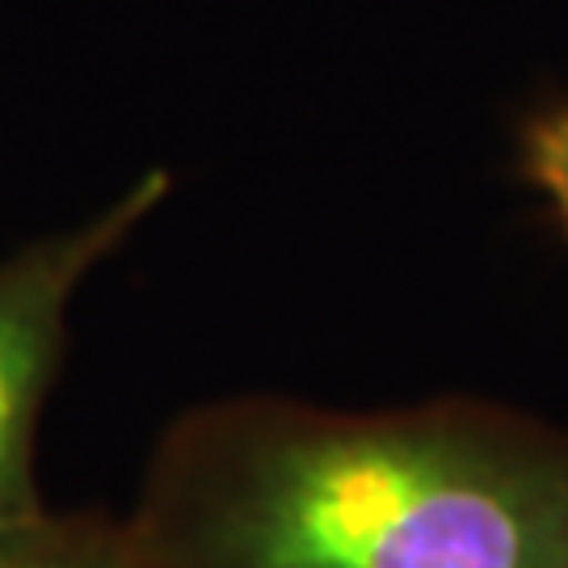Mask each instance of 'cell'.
<instances>
[{
  "label": "cell",
  "instance_id": "6da1fadb",
  "mask_svg": "<svg viewBox=\"0 0 568 568\" xmlns=\"http://www.w3.org/2000/svg\"><path fill=\"white\" fill-rule=\"evenodd\" d=\"M126 523L156 568H568V429L224 396L164 429Z\"/></svg>",
  "mask_w": 568,
  "mask_h": 568
},
{
  "label": "cell",
  "instance_id": "7a4b0ae2",
  "mask_svg": "<svg viewBox=\"0 0 568 568\" xmlns=\"http://www.w3.org/2000/svg\"><path fill=\"white\" fill-rule=\"evenodd\" d=\"M169 194L173 178L152 169L81 224L55 227L0 257V523L47 506L39 488L42 413L84 283L161 211Z\"/></svg>",
  "mask_w": 568,
  "mask_h": 568
},
{
  "label": "cell",
  "instance_id": "3957f363",
  "mask_svg": "<svg viewBox=\"0 0 568 568\" xmlns=\"http://www.w3.org/2000/svg\"><path fill=\"white\" fill-rule=\"evenodd\" d=\"M0 568H156L126 518L39 506L0 523Z\"/></svg>",
  "mask_w": 568,
  "mask_h": 568
},
{
  "label": "cell",
  "instance_id": "277c9868",
  "mask_svg": "<svg viewBox=\"0 0 568 568\" xmlns=\"http://www.w3.org/2000/svg\"><path fill=\"white\" fill-rule=\"evenodd\" d=\"M518 164L527 182L544 194L568 241V98L539 105L518 135Z\"/></svg>",
  "mask_w": 568,
  "mask_h": 568
}]
</instances>
